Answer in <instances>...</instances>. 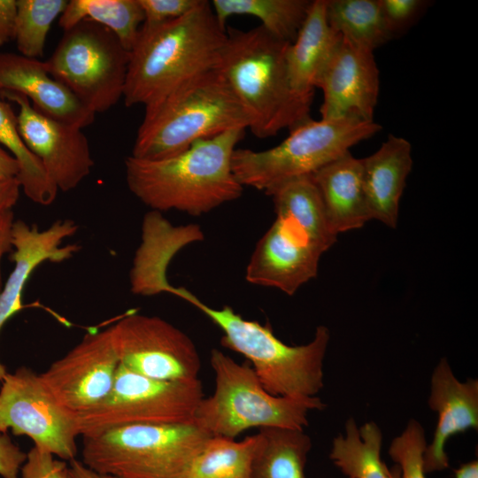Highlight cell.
Instances as JSON below:
<instances>
[{
  "label": "cell",
  "instance_id": "6da1fadb",
  "mask_svg": "<svg viewBox=\"0 0 478 478\" xmlns=\"http://www.w3.org/2000/svg\"><path fill=\"white\" fill-rule=\"evenodd\" d=\"M226 41L227 29L206 0L175 19L143 23L129 51L126 106L153 105L191 80L218 69Z\"/></svg>",
  "mask_w": 478,
  "mask_h": 478
},
{
  "label": "cell",
  "instance_id": "7a4b0ae2",
  "mask_svg": "<svg viewBox=\"0 0 478 478\" xmlns=\"http://www.w3.org/2000/svg\"><path fill=\"white\" fill-rule=\"evenodd\" d=\"M245 129H235L195 142L163 159H125L129 190L157 212L177 210L200 216L242 196L243 187L231 166L235 145Z\"/></svg>",
  "mask_w": 478,
  "mask_h": 478
},
{
  "label": "cell",
  "instance_id": "3957f363",
  "mask_svg": "<svg viewBox=\"0 0 478 478\" xmlns=\"http://www.w3.org/2000/svg\"><path fill=\"white\" fill-rule=\"evenodd\" d=\"M283 42L261 26L250 30L228 27L218 66L249 119L258 138L276 135L310 118L312 100L292 89Z\"/></svg>",
  "mask_w": 478,
  "mask_h": 478
},
{
  "label": "cell",
  "instance_id": "277c9868",
  "mask_svg": "<svg viewBox=\"0 0 478 478\" xmlns=\"http://www.w3.org/2000/svg\"><path fill=\"white\" fill-rule=\"evenodd\" d=\"M165 292L184 299L216 324L223 332L222 346L244 356L270 394L311 397L323 388V360L329 342L327 327H317L310 343L291 346L274 335L269 323L245 320L228 305L212 308L187 289L171 284Z\"/></svg>",
  "mask_w": 478,
  "mask_h": 478
},
{
  "label": "cell",
  "instance_id": "5b68a950",
  "mask_svg": "<svg viewBox=\"0 0 478 478\" xmlns=\"http://www.w3.org/2000/svg\"><path fill=\"white\" fill-rule=\"evenodd\" d=\"M144 109L131 153L137 158H167L197 141L249 127L246 112L218 69Z\"/></svg>",
  "mask_w": 478,
  "mask_h": 478
},
{
  "label": "cell",
  "instance_id": "8992f818",
  "mask_svg": "<svg viewBox=\"0 0 478 478\" xmlns=\"http://www.w3.org/2000/svg\"><path fill=\"white\" fill-rule=\"evenodd\" d=\"M210 363L215 374L214 392L200 402L194 423L212 436L235 439L252 428L304 430L309 412L326 408L318 397L270 394L249 364H238L220 350L212 351Z\"/></svg>",
  "mask_w": 478,
  "mask_h": 478
},
{
  "label": "cell",
  "instance_id": "52a82bcc",
  "mask_svg": "<svg viewBox=\"0 0 478 478\" xmlns=\"http://www.w3.org/2000/svg\"><path fill=\"white\" fill-rule=\"evenodd\" d=\"M210 436L195 423L119 426L83 437L81 460L116 478H183Z\"/></svg>",
  "mask_w": 478,
  "mask_h": 478
},
{
  "label": "cell",
  "instance_id": "ba28073f",
  "mask_svg": "<svg viewBox=\"0 0 478 478\" xmlns=\"http://www.w3.org/2000/svg\"><path fill=\"white\" fill-rule=\"evenodd\" d=\"M382 127L358 118L314 120L311 117L289 130L278 145L256 151L235 149L231 166L237 181L265 193L293 178L311 175Z\"/></svg>",
  "mask_w": 478,
  "mask_h": 478
},
{
  "label": "cell",
  "instance_id": "9c48e42d",
  "mask_svg": "<svg viewBox=\"0 0 478 478\" xmlns=\"http://www.w3.org/2000/svg\"><path fill=\"white\" fill-rule=\"evenodd\" d=\"M44 62L50 75L96 114L123 97L129 51L103 25L82 20L64 31Z\"/></svg>",
  "mask_w": 478,
  "mask_h": 478
},
{
  "label": "cell",
  "instance_id": "30bf717a",
  "mask_svg": "<svg viewBox=\"0 0 478 478\" xmlns=\"http://www.w3.org/2000/svg\"><path fill=\"white\" fill-rule=\"evenodd\" d=\"M204 397L199 379L157 380L120 364L109 395L96 407L77 415L79 434L89 437L129 424L194 423Z\"/></svg>",
  "mask_w": 478,
  "mask_h": 478
},
{
  "label": "cell",
  "instance_id": "8fae6325",
  "mask_svg": "<svg viewBox=\"0 0 478 478\" xmlns=\"http://www.w3.org/2000/svg\"><path fill=\"white\" fill-rule=\"evenodd\" d=\"M9 430L62 460L76 459L77 415L61 406L40 374L27 366L7 373L0 386V433Z\"/></svg>",
  "mask_w": 478,
  "mask_h": 478
},
{
  "label": "cell",
  "instance_id": "7c38bea8",
  "mask_svg": "<svg viewBox=\"0 0 478 478\" xmlns=\"http://www.w3.org/2000/svg\"><path fill=\"white\" fill-rule=\"evenodd\" d=\"M108 328L120 364L127 369L162 381L198 379L195 343L166 320L132 311Z\"/></svg>",
  "mask_w": 478,
  "mask_h": 478
},
{
  "label": "cell",
  "instance_id": "4fadbf2b",
  "mask_svg": "<svg viewBox=\"0 0 478 478\" xmlns=\"http://www.w3.org/2000/svg\"><path fill=\"white\" fill-rule=\"evenodd\" d=\"M120 360L109 328L89 331L40 376L67 411L79 415L99 405L111 392Z\"/></svg>",
  "mask_w": 478,
  "mask_h": 478
},
{
  "label": "cell",
  "instance_id": "5bb4252c",
  "mask_svg": "<svg viewBox=\"0 0 478 478\" xmlns=\"http://www.w3.org/2000/svg\"><path fill=\"white\" fill-rule=\"evenodd\" d=\"M0 96L18 105L19 133L58 190L74 189L90 174L95 163L82 128L42 113L20 94L0 91Z\"/></svg>",
  "mask_w": 478,
  "mask_h": 478
},
{
  "label": "cell",
  "instance_id": "9a60e30c",
  "mask_svg": "<svg viewBox=\"0 0 478 478\" xmlns=\"http://www.w3.org/2000/svg\"><path fill=\"white\" fill-rule=\"evenodd\" d=\"M323 92L321 120H374L379 95V70L374 51L343 38L319 79Z\"/></svg>",
  "mask_w": 478,
  "mask_h": 478
},
{
  "label": "cell",
  "instance_id": "2e32d148",
  "mask_svg": "<svg viewBox=\"0 0 478 478\" xmlns=\"http://www.w3.org/2000/svg\"><path fill=\"white\" fill-rule=\"evenodd\" d=\"M322 252L289 221L276 218L258 240L246 267L248 282L292 296L318 273Z\"/></svg>",
  "mask_w": 478,
  "mask_h": 478
},
{
  "label": "cell",
  "instance_id": "e0dca14e",
  "mask_svg": "<svg viewBox=\"0 0 478 478\" xmlns=\"http://www.w3.org/2000/svg\"><path fill=\"white\" fill-rule=\"evenodd\" d=\"M78 227L69 219L57 220L44 229L23 220L13 222L11 259L14 267L0 292V331L8 320L23 309L22 294L35 269L46 261H66L81 250L77 243L63 244ZM6 374L0 362V386Z\"/></svg>",
  "mask_w": 478,
  "mask_h": 478
},
{
  "label": "cell",
  "instance_id": "ac0fdd59",
  "mask_svg": "<svg viewBox=\"0 0 478 478\" xmlns=\"http://www.w3.org/2000/svg\"><path fill=\"white\" fill-rule=\"evenodd\" d=\"M428 403L438 417L433 440L423 454L426 474L448 468L445 445L451 436L478 429V381H459L443 358L433 370Z\"/></svg>",
  "mask_w": 478,
  "mask_h": 478
},
{
  "label": "cell",
  "instance_id": "d6986e66",
  "mask_svg": "<svg viewBox=\"0 0 478 478\" xmlns=\"http://www.w3.org/2000/svg\"><path fill=\"white\" fill-rule=\"evenodd\" d=\"M0 91L25 96L42 113L81 128L96 118L95 112L50 75L44 61L19 53L0 52Z\"/></svg>",
  "mask_w": 478,
  "mask_h": 478
},
{
  "label": "cell",
  "instance_id": "ffe728a7",
  "mask_svg": "<svg viewBox=\"0 0 478 478\" xmlns=\"http://www.w3.org/2000/svg\"><path fill=\"white\" fill-rule=\"evenodd\" d=\"M203 239L198 226L173 227L161 212H149L143 218L142 243L130 271L131 291L140 296L161 293L169 282L166 270L172 258L186 244Z\"/></svg>",
  "mask_w": 478,
  "mask_h": 478
},
{
  "label": "cell",
  "instance_id": "44dd1931",
  "mask_svg": "<svg viewBox=\"0 0 478 478\" xmlns=\"http://www.w3.org/2000/svg\"><path fill=\"white\" fill-rule=\"evenodd\" d=\"M360 163L371 220L395 228L399 200L412 166L411 143L389 135L374 153L360 158Z\"/></svg>",
  "mask_w": 478,
  "mask_h": 478
},
{
  "label": "cell",
  "instance_id": "7402d4cb",
  "mask_svg": "<svg viewBox=\"0 0 478 478\" xmlns=\"http://www.w3.org/2000/svg\"><path fill=\"white\" fill-rule=\"evenodd\" d=\"M321 198L331 230L357 229L370 220L359 158L350 151L311 174Z\"/></svg>",
  "mask_w": 478,
  "mask_h": 478
},
{
  "label": "cell",
  "instance_id": "603a6c76",
  "mask_svg": "<svg viewBox=\"0 0 478 478\" xmlns=\"http://www.w3.org/2000/svg\"><path fill=\"white\" fill-rule=\"evenodd\" d=\"M341 38L327 19L326 0L312 1L295 41L286 50L288 78L295 93L313 99L320 74Z\"/></svg>",
  "mask_w": 478,
  "mask_h": 478
},
{
  "label": "cell",
  "instance_id": "cb8c5ba5",
  "mask_svg": "<svg viewBox=\"0 0 478 478\" xmlns=\"http://www.w3.org/2000/svg\"><path fill=\"white\" fill-rule=\"evenodd\" d=\"M266 194L273 199L276 218L293 224L322 253L335 243L337 235L329 227L311 175L286 181Z\"/></svg>",
  "mask_w": 478,
  "mask_h": 478
},
{
  "label": "cell",
  "instance_id": "d4e9b609",
  "mask_svg": "<svg viewBox=\"0 0 478 478\" xmlns=\"http://www.w3.org/2000/svg\"><path fill=\"white\" fill-rule=\"evenodd\" d=\"M382 433L374 422L358 427L353 418L344 425V434L332 442L329 459L347 478H397L381 456Z\"/></svg>",
  "mask_w": 478,
  "mask_h": 478
},
{
  "label": "cell",
  "instance_id": "484cf974",
  "mask_svg": "<svg viewBox=\"0 0 478 478\" xmlns=\"http://www.w3.org/2000/svg\"><path fill=\"white\" fill-rule=\"evenodd\" d=\"M252 461V478H305L312 439L302 429L261 428Z\"/></svg>",
  "mask_w": 478,
  "mask_h": 478
},
{
  "label": "cell",
  "instance_id": "4316f807",
  "mask_svg": "<svg viewBox=\"0 0 478 478\" xmlns=\"http://www.w3.org/2000/svg\"><path fill=\"white\" fill-rule=\"evenodd\" d=\"M309 0H212V8L219 23L226 27L234 15H250L274 37L292 43L311 6Z\"/></svg>",
  "mask_w": 478,
  "mask_h": 478
},
{
  "label": "cell",
  "instance_id": "83f0119b",
  "mask_svg": "<svg viewBox=\"0 0 478 478\" xmlns=\"http://www.w3.org/2000/svg\"><path fill=\"white\" fill-rule=\"evenodd\" d=\"M82 20L109 28L130 51L144 16L138 0H70L58 18V25L66 31Z\"/></svg>",
  "mask_w": 478,
  "mask_h": 478
},
{
  "label": "cell",
  "instance_id": "f1b7e54d",
  "mask_svg": "<svg viewBox=\"0 0 478 478\" xmlns=\"http://www.w3.org/2000/svg\"><path fill=\"white\" fill-rule=\"evenodd\" d=\"M258 435L243 440L210 436L192 459L183 478H252Z\"/></svg>",
  "mask_w": 478,
  "mask_h": 478
},
{
  "label": "cell",
  "instance_id": "f546056e",
  "mask_svg": "<svg viewBox=\"0 0 478 478\" xmlns=\"http://www.w3.org/2000/svg\"><path fill=\"white\" fill-rule=\"evenodd\" d=\"M0 145L17 160V179L25 195L41 205L51 204L58 189L51 181L40 160L28 149L18 127L17 115L11 104L0 96Z\"/></svg>",
  "mask_w": 478,
  "mask_h": 478
},
{
  "label": "cell",
  "instance_id": "4dcf8cb0",
  "mask_svg": "<svg viewBox=\"0 0 478 478\" xmlns=\"http://www.w3.org/2000/svg\"><path fill=\"white\" fill-rule=\"evenodd\" d=\"M326 15L342 38L372 51L392 39L379 0H326Z\"/></svg>",
  "mask_w": 478,
  "mask_h": 478
},
{
  "label": "cell",
  "instance_id": "1f68e13d",
  "mask_svg": "<svg viewBox=\"0 0 478 478\" xmlns=\"http://www.w3.org/2000/svg\"><path fill=\"white\" fill-rule=\"evenodd\" d=\"M66 0H17L14 41L19 54L42 58L53 22L67 5Z\"/></svg>",
  "mask_w": 478,
  "mask_h": 478
},
{
  "label": "cell",
  "instance_id": "d6a6232c",
  "mask_svg": "<svg viewBox=\"0 0 478 478\" xmlns=\"http://www.w3.org/2000/svg\"><path fill=\"white\" fill-rule=\"evenodd\" d=\"M427 445L424 428L417 420H410L388 451L397 464V478H426L423 454Z\"/></svg>",
  "mask_w": 478,
  "mask_h": 478
},
{
  "label": "cell",
  "instance_id": "836d02e7",
  "mask_svg": "<svg viewBox=\"0 0 478 478\" xmlns=\"http://www.w3.org/2000/svg\"><path fill=\"white\" fill-rule=\"evenodd\" d=\"M428 3L424 0H379L384 22L392 38L413 24Z\"/></svg>",
  "mask_w": 478,
  "mask_h": 478
},
{
  "label": "cell",
  "instance_id": "e575fe53",
  "mask_svg": "<svg viewBox=\"0 0 478 478\" xmlns=\"http://www.w3.org/2000/svg\"><path fill=\"white\" fill-rule=\"evenodd\" d=\"M55 457L33 446L20 468V478H68V464Z\"/></svg>",
  "mask_w": 478,
  "mask_h": 478
},
{
  "label": "cell",
  "instance_id": "d590c367",
  "mask_svg": "<svg viewBox=\"0 0 478 478\" xmlns=\"http://www.w3.org/2000/svg\"><path fill=\"white\" fill-rule=\"evenodd\" d=\"M200 0H138L145 24H159L180 18Z\"/></svg>",
  "mask_w": 478,
  "mask_h": 478
},
{
  "label": "cell",
  "instance_id": "8d00e7d4",
  "mask_svg": "<svg viewBox=\"0 0 478 478\" xmlns=\"http://www.w3.org/2000/svg\"><path fill=\"white\" fill-rule=\"evenodd\" d=\"M26 459L27 453L6 433H0V476L19 478V474Z\"/></svg>",
  "mask_w": 478,
  "mask_h": 478
},
{
  "label": "cell",
  "instance_id": "74e56055",
  "mask_svg": "<svg viewBox=\"0 0 478 478\" xmlns=\"http://www.w3.org/2000/svg\"><path fill=\"white\" fill-rule=\"evenodd\" d=\"M17 0H0V46L14 40Z\"/></svg>",
  "mask_w": 478,
  "mask_h": 478
},
{
  "label": "cell",
  "instance_id": "f35d334b",
  "mask_svg": "<svg viewBox=\"0 0 478 478\" xmlns=\"http://www.w3.org/2000/svg\"><path fill=\"white\" fill-rule=\"evenodd\" d=\"M20 189L16 177L0 178V218L16 204Z\"/></svg>",
  "mask_w": 478,
  "mask_h": 478
},
{
  "label": "cell",
  "instance_id": "ab89813d",
  "mask_svg": "<svg viewBox=\"0 0 478 478\" xmlns=\"http://www.w3.org/2000/svg\"><path fill=\"white\" fill-rule=\"evenodd\" d=\"M13 212H7L0 218V292L3 289L1 278V259L6 252H12V226H13Z\"/></svg>",
  "mask_w": 478,
  "mask_h": 478
},
{
  "label": "cell",
  "instance_id": "60d3db41",
  "mask_svg": "<svg viewBox=\"0 0 478 478\" xmlns=\"http://www.w3.org/2000/svg\"><path fill=\"white\" fill-rule=\"evenodd\" d=\"M68 478H116L111 475L103 474L96 472L87 466L81 460L74 459L68 462Z\"/></svg>",
  "mask_w": 478,
  "mask_h": 478
},
{
  "label": "cell",
  "instance_id": "b9f144b4",
  "mask_svg": "<svg viewBox=\"0 0 478 478\" xmlns=\"http://www.w3.org/2000/svg\"><path fill=\"white\" fill-rule=\"evenodd\" d=\"M19 171L17 160L0 145V178H17Z\"/></svg>",
  "mask_w": 478,
  "mask_h": 478
},
{
  "label": "cell",
  "instance_id": "7bdbcfd3",
  "mask_svg": "<svg viewBox=\"0 0 478 478\" xmlns=\"http://www.w3.org/2000/svg\"><path fill=\"white\" fill-rule=\"evenodd\" d=\"M455 478H478V460L461 464L454 470Z\"/></svg>",
  "mask_w": 478,
  "mask_h": 478
}]
</instances>
